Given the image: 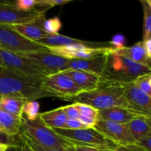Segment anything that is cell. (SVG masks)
<instances>
[{
    "label": "cell",
    "instance_id": "cell-1",
    "mask_svg": "<svg viewBox=\"0 0 151 151\" xmlns=\"http://www.w3.org/2000/svg\"><path fill=\"white\" fill-rule=\"evenodd\" d=\"M13 97L37 100L47 97L58 98L41 86V82L29 79L5 67H0V97Z\"/></svg>",
    "mask_w": 151,
    "mask_h": 151
},
{
    "label": "cell",
    "instance_id": "cell-2",
    "mask_svg": "<svg viewBox=\"0 0 151 151\" xmlns=\"http://www.w3.org/2000/svg\"><path fill=\"white\" fill-rule=\"evenodd\" d=\"M67 101L88 105L98 111L116 106L128 109L122 85L106 82L102 81L101 78L97 88L91 91L80 93Z\"/></svg>",
    "mask_w": 151,
    "mask_h": 151
},
{
    "label": "cell",
    "instance_id": "cell-3",
    "mask_svg": "<svg viewBox=\"0 0 151 151\" xmlns=\"http://www.w3.org/2000/svg\"><path fill=\"white\" fill-rule=\"evenodd\" d=\"M146 74H151V67L111 52L109 54L106 69L100 78L106 82L123 85L133 83L139 76Z\"/></svg>",
    "mask_w": 151,
    "mask_h": 151
},
{
    "label": "cell",
    "instance_id": "cell-4",
    "mask_svg": "<svg viewBox=\"0 0 151 151\" xmlns=\"http://www.w3.org/2000/svg\"><path fill=\"white\" fill-rule=\"evenodd\" d=\"M20 120V133L43 147L63 151L67 147L72 145L70 142L58 135L52 128L46 126L39 117L30 121L22 116Z\"/></svg>",
    "mask_w": 151,
    "mask_h": 151
},
{
    "label": "cell",
    "instance_id": "cell-5",
    "mask_svg": "<svg viewBox=\"0 0 151 151\" xmlns=\"http://www.w3.org/2000/svg\"><path fill=\"white\" fill-rule=\"evenodd\" d=\"M52 130L72 145L85 146L103 151L114 150L118 146L94 128H84L78 130L56 128Z\"/></svg>",
    "mask_w": 151,
    "mask_h": 151
},
{
    "label": "cell",
    "instance_id": "cell-6",
    "mask_svg": "<svg viewBox=\"0 0 151 151\" xmlns=\"http://www.w3.org/2000/svg\"><path fill=\"white\" fill-rule=\"evenodd\" d=\"M0 50L22 55L33 52L47 51V47L24 38L10 25H0Z\"/></svg>",
    "mask_w": 151,
    "mask_h": 151
},
{
    "label": "cell",
    "instance_id": "cell-7",
    "mask_svg": "<svg viewBox=\"0 0 151 151\" xmlns=\"http://www.w3.org/2000/svg\"><path fill=\"white\" fill-rule=\"evenodd\" d=\"M0 58L5 68L37 82H42L48 76L43 69L19 55L0 50Z\"/></svg>",
    "mask_w": 151,
    "mask_h": 151
},
{
    "label": "cell",
    "instance_id": "cell-8",
    "mask_svg": "<svg viewBox=\"0 0 151 151\" xmlns=\"http://www.w3.org/2000/svg\"><path fill=\"white\" fill-rule=\"evenodd\" d=\"M41 86L55 94L58 99L66 101L82 92L74 81L63 72L46 77L41 82Z\"/></svg>",
    "mask_w": 151,
    "mask_h": 151
},
{
    "label": "cell",
    "instance_id": "cell-9",
    "mask_svg": "<svg viewBox=\"0 0 151 151\" xmlns=\"http://www.w3.org/2000/svg\"><path fill=\"white\" fill-rule=\"evenodd\" d=\"M22 56L43 69L48 76L68 70L69 59L52 54L48 50L27 53L22 55Z\"/></svg>",
    "mask_w": 151,
    "mask_h": 151
},
{
    "label": "cell",
    "instance_id": "cell-10",
    "mask_svg": "<svg viewBox=\"0 0 151 151\" xmlns=\"http://www.w3.org/2000/svg\"><path fill=\"white\" fill-rule=\"evenodd\" d=\"M39 10H19L11 1H0V25H16L34 22L44 16Z\"/></svg>",
    "mask_w": 151,
    "mask_h": 151
},
{
    "label": "cell",
    "instance_id": "cell-11",
    "mask_svg": "<svg viewBox=\"0 0 151 151\" xmlns=\"http://www.w3.org/2000/svg\"><path fill=\"white\" fill-rule=\"evenodd\" d=\"M94 128L117 145L136 144V141L130 133L128 124L98 119Z\"/></svg>",
    "mask_w": 151,
    "mask_h": 151
},
{
    "label": "cell",
    "instance_id": "cell-12",
    "mask_svg": "<svg viewBox=\"0 0 151 151\" xmlns=\"http://www.w3.org/2000/svg\"><path fill=\"white\" fill-rule=\"evenodd\" d=\"M128 109L139 114L151 117V97L139 89L133 83L122 85Z\"/></svg>",
    "mask_w": 151,
    "mask_h": 151
},
{
    "label": "cell",
    "instance_id": "cell-13",
    "mask_svg": "<svg viewBox=\"0 0 151 151\" xmlns=\"http://www.w3.org/2000/svg\"><path fill=\"white\" fill-rule=\"evenodd\" d=\"M106 53L94 58L83 60H69L68 70H82L101 77L106 69L109 54Z\"/></svg>",
    "mask_w": 151,
    "mask_h": 151
},
{
    "label": "cell",
    "instance_id": "cell-14",
    "mask_svg": "<svg viewBox=\"0 0 151 151\" xmlns=\"http://www.w3.org/2000/svg\"><path fill=\"white\" fill-rule=\"evenodd\" d=\"M63 73L74 81L82 92L93 91L100 85V77L90 72L69 69L63 72Z\"/></svg>",
    "mask_w": 151,
    "mask_h": 151
},
{
    "label": "cell",
    "instance_id": "cell-15",
    "mask_svg": "<svg viewBox=\"0 0 151 151\" xmlns=\"http://www.w3.org/2000/svg\"><path fill=\"white\" fill-rule=\"evenodd\" d=\"M45 19V16L44 15L37 20L29 23L10 25V26L23 37L35 42L47 35H50L46 33L43 29V23Z\"/></svg>",
    "mask_w": 151,
    "mask_h": 151
},
{
    "label": "cell",
    "instance_id": "cell-16",
    "mask_svg": "<svg viewBox=\"0 0 151 151\" xmlns=\"http://www.w3.org/2000/svg\"><path fill=\"white\" fill-rule=\"evenodd\" d=\"M139 116H144L130 109L123 107H113L99 111L98 119L120 124H128Z\"/></svg>",
    "mask_w": 151,
    "mask_h": 151
},
{
    "label": "cell",
    "instance_id": "cell-17",
    "mask_svg": "<svg viewBox=\"0 0 151 151\" xmlns=\"http://www.w3.org/2000/svg\"><path fill=\"white\" fill-rule=\"evenodd\" d=\"M114 53L123 56L132 61L150 67V59L147 57L142 41H138L131 47H125L119 50H114Z\"/></svg>",
    "mask_w": 151,
    "mask_h": 151
},
{
    "label": "cell",
    "instance_id": "cell-18",
    "mask_svg": "<svg viewBox=\"0 0 151 151\" xmlns=\"http://www.w3.org/2000/svg\"><path fill=\"white\" fill-rule=\"evenodd\" d=\"M39 118L46 126L52 129L64 128L65 124L67 120L63 106L53 110L40 113Z\"/></svg>",
    "mask_w": 151,
    "mask_h": 151
},
{
    "label": "cell",
    "instance_id": "cell-19",
    "mask_svg": "<svg viewBox=\"0 0 151 151\" xmlns=\"http://www.w3.org/2000/svg\"><path fill=\"white\" fill-rule=\"evenodd\" d=\"M150 118L147 116H139L128 124L130 133L136 143L146 135L151 134Z\"/></svg>",
    "mask_w": 151,
    "mask_h": 151
},
{
    "label": "cell",
    "instance_id": "cell-20",
    "mask_svg": "<svg viewBox=\"0 0 151 151\" xmlns=\"http://www.w3.org/2000/svg\"><path fill=\"white\" fill-rule=\"evenodd\" d=\"M35 43L41 44L45 47H61V46L70 45L75 44H88V42L82 40L77 39V38H71L66 35L57 34V35H50L38 41Z\"/></svg>",
    "mask_w": 151,
    "mask_h": 151
},
{
    "label": "cell",
    "instance_id": "cell-21",
    "mask_svg": "<svg viewBox=\"0 0 151 151\" xmlns=\"http://www.w3.org/2000/svg\"><path fill=\"white\" fill-rule=\"evenodd\" d=\"M28 101L26 99L13 97H0V109L12 116L20 118L22 116V108Z\"/></svg>",
    "mask_w": 151,
    "mask_h": 151
},
{
    "label": "cell",
    "instance_id": "cell-22",
    "mask_svg": "<svg viewBox=\"0 0 151 151\" xmlns=\"http://www.w3.org/2000/svg\"><path fill=\"white\" fill-rule=\"evenodd\" d=\"M0 131L17 136L21 132L20 118L12 116L0 109Z\"/></svg>",
    "mask_w": 151,
    "mask_h": 151
},
{
    "label": "cell",
    "instance_id": "cell-23",
    "mask_svg": "<svg viewBox=\"0 0 151 151\" xmlns=\"http://www.w3.org/2000/svg\"><path fill=\"white\" fill-rule=\"evenodd\" d=\"M143 8L142 41L150 38L151 35V1L150 0L140 1Z\"/></svg>",
    "mask_w": 151,
    "mask_h": 151
},
{
    "label": "cell",
    "instance_id": "cell-24",
    "mask_svg": "<svg viewBox=\"0 0 151 151\" xmlns=\"http://www.w3.org/2000/svg\"><path fill=\"white\" fill-rule=\"evenodd\" d=\"M40 104L36 100H28L22 108V116L27 120H35L39 117Z\"/></svg>",
    "mask_w": 151,
    "mask_h": 151
},
{
    "label": "cell",
    "instance_id": "cell-25",
    "mask_svg": "<svg viewBox=\"0 0 151 151\" xmlns=\"http://www.w3.org/2000/svg\"><path fill=\"white\" fill-rule=\"evenodd\" d=\"M62 27V23L58 17L45 19L43 23V29L48 35H57Z\"/></svg>",
    "mask_w": 151,
    "mask_h": 151
},
{
    "label": "cell",
    "instance_id": "cell-26",
    "mask_svg": "<svg viewBox=\"0 0 151 151\" xmlns=\"http://www.w3.org/2000/svg\"><path fill=\"white\" fill-rule=\"evenodd\" d=\"M136 87L147 95L151 96V74L141 75L136 78L133 82Z\"/></svg>",
    "mask_w": 151,
    "mask_h": 151
},
{
    "label": "cell",
    "instance_id": "cell-27",
    "mask_svg": "<svg viewBox=\"0 0 151 151\" xmlns=\"http://www.w3.org/2000/svg\"><path fill=\"white\" fill-rule=\"evenodd\" d=\"M0 144L8 147H19L21 144L20 135H9L6 133L0 131Z\"/></svg>",
    "mask_w": 151,
    "mask_h": 151
},
{
    "label": "cell",
    "instance_id": "cell-28",
    "mask_svg": "<svg viewBox=\"0 0 151 151\" xmlns=\"http://www.w3.org/2000/svg\"><path fill=\"white\" fill-rule=\"evenodd\" d=\"M76 107L79 111L80 115L85 116H90V117L97 118L98 119L99 111L91 106H88L82 103H75Z\"/></svg>",
    "mask_w": 151,
    "mask_h": 151
},
{
    "label": "cell",
    "instance_id": "cell-29",
    "mask_svg": "<svg viewBox=\"0 0 151 151\" xmlns=\"http://www.w3.org/2000/svg\"><path fill=\"white\" fill-rule=\"evenodd\" d=\"M13 4L15 7L19 10L28 11V10L36 9L38 5V0H18Z\"/></svg>",
    "mask_w": 151,
    "mask_h": 151
},
{
    "label": "cell",
    "instance_id": "cell-30",
    "mask_svg": "<svg viewBox=\"0 0 151 151\" xmlns=\"http://www.w3.org/2000/svg\"><path fill=\"white\" fill-rule=\"evenodd\" d=\"M20 137L25 142L27 145L28 147H29V150L30 151H59L58 150L53 148H50V147H43V146L37 144L35 142L31 140L30 139L28 138L26 135L20 133Z\"/></svg>",
    "mask_w": 151,
    "mask_h": 151
},
{
    "label": "cell",
    "instance_id": "cell-31",
    "mask_svg": "<svg viewBox=\"0 0 151 151\" xmlns=\"http://www.w3.org/2000/svg\"><path fill=\"white\" fill-rule=\"evenodd\" d=\"M126 38L122 34H116L112 37L110 41V47L114 50H119L125 47Z\"/></svg>",
    "mask_w": 151,
    "mask_h": 151
},
{
    "label": "cell",
    "instance_id": "cell-32",
    "mask_svg": "<svg viewBox=\"0 0 151 151\" xmlns=\"http://www.w3.org/2000/svg\"><path fill=\"white\" fill-rule=\"evenodd\" d=\"M63 111L67 119H78L80 116V113L76 107L75 103L69 106H63Z\"/></svg>",
    "mask_w": 151,
    "mask_h": 151
},
{
    "label": "cell",
    "instance_id": "cell-33",
    "mask_svg": "<svg viewBox=\"0 0 151 151\" xmlns=\"http://www.w3.org/2000/svg\"><path fill=\"white\" fill-rule=\"evenodd\" d=\"M78 119H79L80 122L83 124V125L85 128H94V126H95L96 124H97V120H98L97 118L81 116V115H80Z\"/></svg>",
    "mask_w": 151,
    "mask_h": 151
},
{
    "label": "cell",
    "instance_id": "cell-34",
    "mask_svg": "<svg viewBox=\"0 0 151 151\" xmlns=\"http://www.w3.org/2000/svg\"><path fill=\"white\" fill-rule=\"evenodd\" d=\"M84 128L85 127L83 125V124L80 122L78 119H67L65 124V128L63 129L78 130Z\"/></svg>",
    "mask_w": 151,
    "mask_h": 151
},
{
    "label": "cell",
    "instance_id": "cell-35",
    "mask_svg": "<svg viewBox=\"0 0 151 151\" xmlns=\"http://www.w3.org/2000/svg\"><path fill=\"white\" fill-rule=\"evenodd\" d=\"M136 144L145 151H151V134L142 138Z\"/></svg>",
    "mask_w": 151,
    "mask_h": 151
},
{
    "label": "cell",
    "instance_id": "cell-36",
    "mask_svg": "<svg viewBox=\"0 0 151 151\" xmlns=\"http://www.w3.org/2000/svg\"><path fill=\"white\" fill-rule=\"evenodd\" d=\"M103 151V150H101ZM105 151H145L137 144L128 145H118L114 150Z\"/></svg>",
    "mask_w": 151,
    "mask_h": 151
},
{
    "label": "cell",
    "instance_id": "cell-37",
    "mask_svg": "<svg viewBox=\"0 0 151 151\" xmlns=\"http://www.w3.org/2000/svg\"><path fill=\"white\" fill-rule=\"evenodd\" d=\"M43 1L50 7H53L55 6L63 5V4H67L70 2L71 0H43Z\"/></svg>",
    "mask_w": 151,
    "mask_h": 151
},
{
    "label": "cell",
    "instance_id": "cell-38",
    "mask_svg": "<svg viewBox=\"0 0 151 151\" xmlns=\"http://www.w3.org/2000/svg\"><path fill=\"white\" fill-rule=\"evenodd\" d=\"M142 42L147 57L151 58V37L147 38V39L145 40V41H142Z\"/></svg>",
    "mask_w": 151,
    "mask_h": 151
},
{
    "label": "cell",
    "instance_id": "cell-39",
    "mask_svg": "<svg viewBox=\"0 0 151 151\" xmlns=\"http://www.w3.org/2000/svg\"><path fill=\"white\" fill-rule=\"evenodd\" d=\"M75 150L76 151H101L98 149L93 148V147H85V146H81V145H74Z\"/></svg>",
    "mask_w": 151,
    "mask_h": 151
},
{
    "label": "cell",
    "instance_id": "cell-40",
    "mask_svg": "<svg viewBox=\"0 0 151 151\" xmlns=\"http://www.w3.org/2000/svg\"><path fill=\"white\" fill-rule=\"evenodd\" d=\"M19 135H20V134H19ZM20 139H21V144L19 147V151H30L29 150V147H28L27 145V143L25 142L22 138H21V137H20Z\"/></svg>",
    "mask_w": 151,
    "mask_h": 151
},
{
    "label": "cell",
    "instance_id": "cell-41",
    "mask_svg": "<svg viewBox=\"0 0 151 151\" xmlns=\"http://www.w3.org/2000/svg\"><path fill=\"white\" fill-rule=\"evenodd\" d=\"M8 146L0 144V151H6L8 149Z\"/></svg>",
    "mask_w": 151,
    "mask_h": 151
},
{
    "label": "cell",
    "instance_id": "cell-42",
    "mask_svg": "<svg viewBox=\"0 0 151 151\" xmlns=\"http://www.w3.org/2000/svg\"><path fill=\"white\" fill-rule=\"evenodd\" d=\"M63 151H76L75 150V147H74V145L69 146V147H67L66 148H65Z\"/></svg>",
    "mask_w": 151,
    "mask_h": 151
},
{
    "label": "cell",
    "instance_id": "cell-43",
    "mask_svg": "<svg viewBox=\"0 0 151 151\" xmlns=\"http://www.w3.org/2000/svg\"><path fill=\"white\" fill-rule=\"evenodd\" d=\"M6 151H19V147H9Z\"/></svg>",
    "mask_w": 151,
    "mask_h": 151
},
{
    "label": "cell",
    "instance_id": "cell-44",
    "mask_svg": "<svg viewBox=\"0 0 151 151\" xmlns=\"http://www.w3.org/2000/svg\"><path fill=\"white\" fill-rule=\"evenodd\" d=\"M0 67H4V65H3V63H2V61H1V58H0Z\"/></svg>",
    "mask_w": 151,
    "mask_h": 151
}]
</instances>
